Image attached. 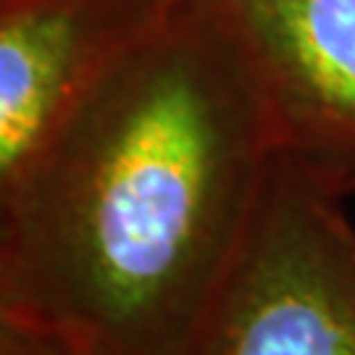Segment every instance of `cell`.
Masks as SVG:
<instances>
[{
	"label": "cell",
	"mask_w": 355,
	"mask_h": 355,
	"mask_svg": "<svg viewBox=\"0 0 355 355\" xmlns=\"http://www.w3.org/2000/svg\"><path fill=\"white\" fill-rule=\"evenodd\" d=\"M279 150L221 13L161 24L0 182V318L79 355H187Z\"/></svg>",
	"instance_id": "6da1fadb"
},
{
	"label": "cell",
	"mask_w": 355,
	"mask_h": 355,
	"mask_svg": "<svg viewBox=\"0 0 355 355\" xmlns=\"http://www.w3.org/2000/svg\"><path fill=\"white\" fill-rule=\"evenodd\" d=\"M353 192L282 148L261 208L187 355H355Z\"/></svg>",
	"instance_id": "7a4b0ae2"
},
{
	"label": "cell",
	"mask_w": 355,
	"mask_h": 355,
	"mask_svg": "<svg viewBox=\"0 0 355 355\" xmlns=\"http://www.w3.org/2000/svg\"><path fill=\"white\" fill-rule=\"evenodd\" d=\"M282 148L355 190V0H221Z\"/></svg>",
	"instance_id": "3957f363"
},
{
	"label": "cell",
	"mask_w": 355,
	"mask_h": 355,
	"mask_svg": "<svg viewBox=\"0 0 355 355\" xmlns=\"http://www.w3.org/2000/svg\"><path fill=\"white\" fill-rule=\"evenodd\" d=\"M158 26L108 19L85 0H11L0 19V182Z\"/></svg>",
	"instance_id": "277c9868"
},
{
	"label": "cell",
	"mask_w": 355,
	"mask_h": 355,
	"mask_svg": "<svg viewBox=\"0 0 355 355\" xmlns=\"http://www.w3.org/2000/svg\"><path fill=\"white\" fill-rule=\"evenodd\" d=\"M0 355H74V350L51 331L0 318Z\"/></svg>",
	"instance_id": "5b68a950"
},
{
	"label": "cell",
	"mask_w": 355,
	"mask_h": 355,
	"mask_svg": "<svg viewBox=\"0 0 355 355\" xmlns=\"http://www.w3.org/2000/svg\"><path fill=\"white\" fill-rule=\"evenodd\" d=\"M74 355H79V353H74Z\"/></svg>",
	"instance_id": "8992f818"
}]
</instances>
